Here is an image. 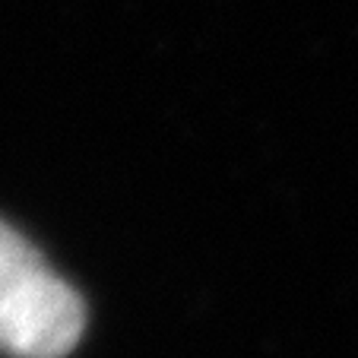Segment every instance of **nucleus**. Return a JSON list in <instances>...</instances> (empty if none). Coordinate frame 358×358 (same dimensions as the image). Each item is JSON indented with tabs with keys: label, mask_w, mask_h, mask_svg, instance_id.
Listing matches in <instances>:
<instances>
[{
	"label": "nucleus",
	"mask_w": 358,
	"mask_h": 358,
	"mask_svg": "<svg viewBox=\"0 0 358 358\" xmlns=\"http://www.w3.org/2000/svg\"><path fill=\"white\" fill-rule=\"evenodd\" d=\"M83 298L7 222H0V352L64 358L83 336Z\"/></svg>",
	"instance_id": "1"
}]
</instances>
